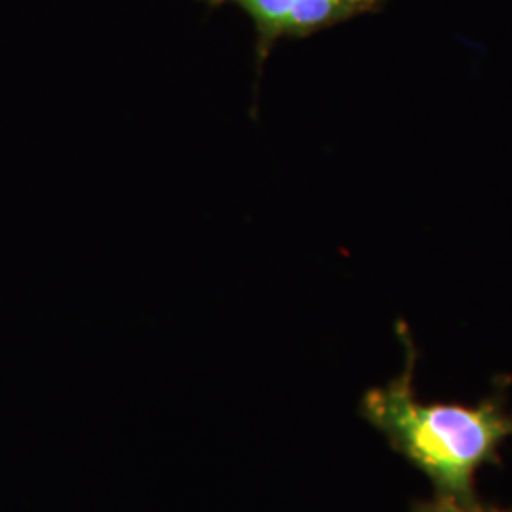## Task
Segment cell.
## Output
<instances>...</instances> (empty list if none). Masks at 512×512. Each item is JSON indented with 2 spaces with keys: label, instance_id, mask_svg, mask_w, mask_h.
<instances>
[{
  "label": "cell",
  "instance_id": "obj_2",
  "mask_svg": "<svg viewBox=\"0 0 512 512\" xmlns=\"http://www.w3.org/2000/svg\"><path fill=\"white\" fill-rule=\"evenodd\" d=\"M215 10L234 6L255 29L256 84L281 40H304L351 19L382 12L389 0H196Z\"/></svg>",
  "mask_w": 512,
  "mask_h": 512
},
{
  "label": "cell",
  "instance_id": "obj_3",
  "mask_svg": "<svg viewBox=\"0 0 512 512\" xmlns=\"http://www.w3.org/2000/svg\"><path fill=\"white\" fill-rule=\"evenodd\" d=\"M412 512H512V507L488 505V503H482L480 499L473 503H465L452 497L435 495L433 499H427V501H414Z\"/></svg>",
  "mask_w": 512,
  "mask_h": 512
},
{
  "label": "cell",
  "instance_id": "obj_1",
  "mask_svg": "<svg viewBox=\"0 0 512 512\" xmlns=\"http://www.w3.org/2000/svg\"><path fill=\"white\" fill-rule=\"evenodd\" d=\"M397 330L403 370L389 384L368 389L359 412L399 456L431 480L435 495L478 501L476 473L484 465H501V444L512 437L507 389L499 385L476 404L423 403L414 387L418 351L408 327L399 323Z\"/></svg>",
  "mask_w": 512,
  "mask_h": 512
}]
</instances>
